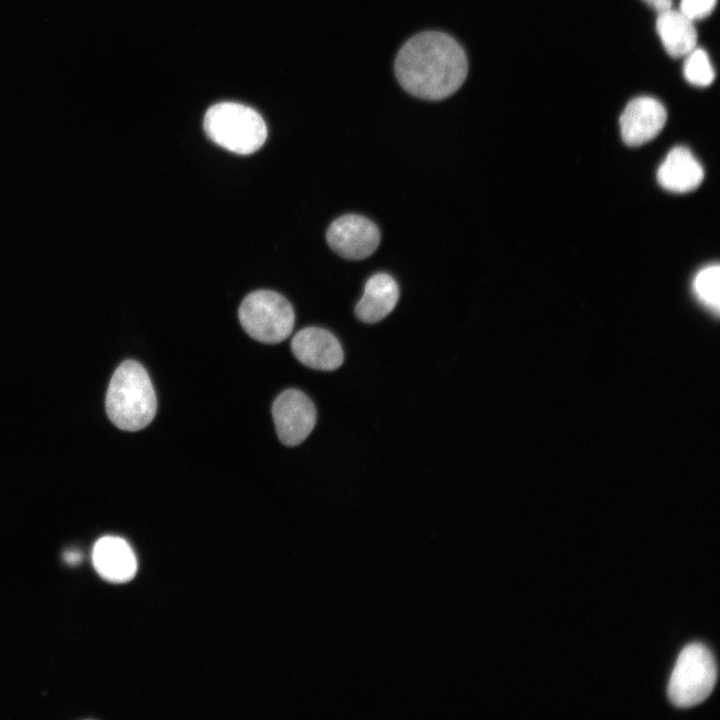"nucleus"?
<instances>
[{"instance_id":"7","label":"nucleus","mask_w":720,"mask_h":720,"mask_svg":"<svg viewBox=\"0 0 720 720\" xmlns=\"http://www.w3.org/2000/svg\"><path fill=\"white\" fill-rule=\"evenodd\" d=\"M329 246L340 256L361 260L375 252L380 243V231L368 218L347 214L334 220L327 230Z\"/></svg>"},{"instance_id":"6","label":"nucleus","mask_w":720,"mask_h":720,"mask_svg":"<svg viewBox=\"0 0 720 720\" xmlns=\"http://www.w3.org/2000/svg\"><path fill=\"white\" fill-rule=\"evenodd\" d=\"M272 415L279 440L287 446L302 443L316 423V410L311 399L303 392L288 389L273 402Z\"/></svg>"},{"instance_id":"5","label":"nucleus","mask_w":720,"mask_h":720,"mask_svg":"<svg viewBox=\"0 0 720 720\" xmlns=\"http://www.w3.org/2000/svg\"><path fill=\"white\" fill-rule=\"evenodd\" d=\"M238 316L251 338L268 344L285 340L295 322L292 305L284 296L271 290L248 294L240 304Z\"/></svg>"},{"instance_id":"13","label":"nucleus","mask_w":720,"mask_h":720,"mask_svg":"<svg viewBox=\"0 0 720 720\" xmlns=\"http://www.w3.org/2000/svg\"><path fill=\"white\" fill-rule=\"evenodd\" d=\"M694 21L672 8L659 12L656 29L666 52L673 58L685 57L697 44Z\"/></svg>"},{"instance_id":"10","label":"nucleus","mask_w":720,"mask_h":720,"mask_svg":"<svg viewBox=\"0 0 720 720\" xmlns=\"http://www.w3.org/2000/svg\"><path fill=\"white\" fill-rule=\"evenodd\" d=\"M92 561L101 577L110 582H127L137 570L132 548L124 539L116 536H105L95 543Z\"/></svg>"},{"instance_id":"1","label":"nucleus","mask_w":720,"mask_h":720,"mask_svg":"<svg viewBox=\"0 0 720 720\" xmlns=\"http://www.w3.org/2000/svg\"><path fill=\"white\" fill-rule=\"evenodd\" d=\"M468 58L451 35L422 31L411 36L398 50L394 74L408 94L428 101L453 95L468 75Z\"/></svg>"},{"instance_id":"2","label":"nucleus","mask_w":720,"mask_h":720,"mask_svg":"<svg viewBox=\"0 0 720 720\" xmlns=\"http://www.w3.org/2000/svg\"><path fill=\"white\" fill-rule=\"evenodd\" d=\"M105 406L109 419L121 430L138 431L154 419L156 394L139 362L125 360L118 366L107 389Z\"/></svg>"},{"instance_id":"8","label":"nucleus","mask_w":720,"mask_h":720,"mask_svg":"<svg viewBox=\"0 0 720 720\" xmlns=\"http://www.w3.org/2000/svg\"><path fill=\"white\" fill-rule=\"evenodd\" d=\"M666 120L667 112L661 102L653 97H636L620 116L622 139L629 146L647 143L659 134Z\"/></svg>"},{"instance_id":"16","label":"nucleus","mask_w":720,"mask_h":720,"mask_svg":"<svg viewBox=\"0 0 720 720\" xmlns=\"http://www.w3.org/2000/svg\"><path fill=\"white\" fill-rule=\"evenodd\" d=\"M717 0H681L679 11L692 21L709 16Z\"/></svg>"},{"instance_id":"18","label":"nucleus","mask_w":720,"mask_h":720,"mask_svg":"<svg viewBox=\"0 0 720 720\" xmlns=\"http://www.w3.org/2000/svg\"><path fill=\"white\" fill-rule=\"evenodd\" d=\"M65 560L70 564L78 563L81 560V554L77 551H68L65 554Z\"/></svg>"},{"instance_id":"4","label":"nucleus","mask_w":720,"mask_h":720,"mask_svg":"<svg viewBox=\"0 0 720 720\" xmlns=\"http://www.w3.org/2000/svg\"><path fill=\"white\" fill-rule=\"evenodd\" d=\"M717 674L715 658L705 645H687L680 652L668 683L669 700L679 708L702 703L712 693Z\"/></svg>"},{"instance_id":"3","label":"nucleus","mask_w":720,"mask_h":720,"mask_svg":"<svg viewBox=\"0 0 720 720\" xmlns=\"http://www.w3.org/2000/svg\"><path fill=\"white\" fill-rule=\"evenodd\" d=\"M207 137L224 149L248 155L259 150L267 138L266 124L254 109L234 102L211 106L204 116Z\"/></svg>"},{"instance_id":"11","label":"nucleus","mask_w":720,"mask_h":720,"mask_svg":"<svg viewBox=\"0 0 720 720\" xmlns=\"http://www.w3.org/2000/svg\"><path fill=\"white\" fill-rule=\"evenodd\" d=\"M703 177L700 163L688 148L682 146L673 148L657 171L659 184L664 189L677 193L696 189Z\"/></svg>"},{"instance_id":"17","label":"nucleus","mask_w":720,"mask_h":720,"mask_svg":"<svg viewBox=\"0 0 720 720\" xmlns=\"http://www.w3.org/2000/svg\"><path fill=\"white\" fill-rule=\"evenodd\" d=\"M658 13L672 8V0H643Z\"/></svg>"},{"instance_id":"12","label":"nucleus","mask_w":720,"mask_h":720,"mask_svg":"<svg viewBox=\"0 0 720 720\" xmlns=\"http://www.w3.org/2000/svg\"><path fill=\"white\" fill-rule=\"evenodd\" d=\"M398 299L399 287L394 278L386 273L374 274L355 307L356 316L365 323H376L392 312Z\"/></svg>"},{"instance_id":"14","label":"nucleus","mask_w":720,"mask_h":720,"mask_svg":"<svg viewBox=\"0 0 720 720\" xmlns=\"http://www.w3.org/2000/svg\"><path fill=\"white\" fill-rule=\"evenodd\" d=\"M719 281V265L706 266L697 273L693 281L696 297L715 313H718L720 304Z\"/></svg>"},{"instance_id":"15","label":"nucleus","mask_w":720,"mask_h":720,"mask_svg":"<svg viewBox=\"0 0 720 720\" xmlns=\"http://www.w3.org/2000/svg\"><path fill=\"white\" fill-rule=\"evenodd\" d=\"M685 57V79L694 86H709L714 81L715 71L706 51L695 47Z\"/></svg>"},{"instance_id":"9","label":"nucleus","mask_w":720,"mask_h":720,"mask_svg":"<svg viewBox=\"0 0 720 720\" xmlns=\"http://www.w3.org/2000/svg\"><path fill=\"white\" fill-rule=\"evenodd\" d=\"M291 350L305 366L332 371L343 362V350L338 339L329 331L318 327H307L293 337Z\"/></svg>"}]
</instances>
